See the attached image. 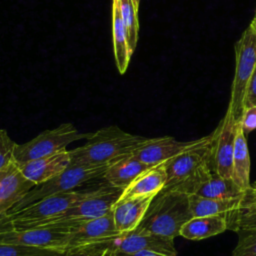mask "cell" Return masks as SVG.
Listing matches in <instances>:
<instances>
[{"mask_svg": "<svg viewBox=\"0 0 256 256\" xmlns=\"http://www.w3.org/2000/svg\"><path fill=\"white\" fill-rule=\"evenodd\" d=\"M256 106V66L253 70L245 97V108Z\"/></svg>", "mask_w": 256, "mask_h": 256, "instance_id": "obj_32", "label": "cell"}, {"mask_svg": "<svg viewBox=\"0 0 256 256\" xmlns=\"http://www.w3.org/2000/svg\"><path fill=\"white\" fill-rule=\"evenodd\" d=\"M228 229L227 215L190 218L181 228L180 236L189 240H202L218 235Z\"/></svg>", "mask_w": 256, "mask_h": 256, "instance_id": "obj_19", "label": "cell"}, {"mask_svg": "<svg viewBox=\"0 0 256 256\" xmlns=\"http://www.w3.org/2000/svg\"><path fill=\"white\" fill-rule=\"evenodd\" d=\"M63 256H115L111 241L85 244L69 248Z\"/></svg>", "mask_w": 256, "mask_h": 256, "instance_id": "obj_26", "label": "cell"}, {"mask_svg": "<svg viewBox=\"0 0 256 256\" xmlns=\"http://www.w3.org/2000/svg\"><path fill=\"white\" fill-rule=\"evenodd\" d=\"M237 123L226 111L216 129L212 132V165L213 171L225 178H231L232 161Z\"/></svg>", "mask_w": 256, "mask_h": 256, "instance_id": "obj_10", "label": "cell"}, {"mask_svg": "<svg viewBox=\"0 0 256 256\" xmlns=\"http://www.w3.org/2000/svg\"><path fill=\"white\" fill-rule=\"evenodd\" d=\"M228 228L235 231L256 228V214L227 216Z\"/></svg>", "mask_w": 256, "mask_h": 256, "instance_id": "obj_30", "label": "cell"}, {"mask_svg": "<svg viewBox=\"0 0 256 256\" xmlns=\"http://www.w3.org/2000/svg\"><path fill=\"white\" fill-rule=\"evenodd\" d=\"M71 163L69 150L63 149L52 155L40 157L22 164L18 167L22 174L35 185H40L62 173Z\"/></svg>", "mask_w": 256, "mask_h": 256, "instance_id": "obj_15", "label": "cell"}, {"mask_svg": "<svg viewBox=\"0 0 256 256\" xmlns=\"http://www.w3.org/2000/svg\"><path fill=\"white\" fill-rule=\"evenodd\" d=\"M122 192L123 189L114 187L108 183L101 185L97 189L90 190L86 197L72 205L48 225L78 223L104 216L112 211Z\"/></svg>", "mask_w": 256, "mask_h": 256, "instance_id": "obj_8", "label": "cell"}, {"mask_svg": "<svg viewBox=\"0 0 256 256\" xmlns=\"http://www.w3.org/2000/svg\"><path fill=\"white\" fill-rule=\"evenodd\" d=\"M133 3H134V5H135L136 9L138 10V8H139V3H140V0H133Z\"/></svg>", "mask_w": 256, "mask_h": 256, "instance_id": "obj_36", "label": "cell"}, {"mask_svg": "<svg viewBox=\"0 0 256 256\" xmlns=\"http://www.w3.org/2000/svg\"><path fill=\"white\" fill-rule=\"evenodd\" d=\"M235 73L227 111L239 122L245 110L248 84L256 66V32L249 25L235 43Z\"/></svg>", "mask_w": 256, "mask_h": 256, "instance_id": "obj_4", "label": "cell"}, {"mask_svg": "<svg viewBox=\"0 0 256 256\" xmlns=\"http://www.w3.org/2000/svg\"><path fill=\"white\" fill-rule=\"evenodd\" d=\"M112 28H113V46L117 69L120 74L127 70L131 58L128 51L127 32L122 21L120 11V0H113L112 6Z\"/></svg>", "mask_w": 256, "mask_h": 256, "instance_id": "obj_22", "label": "cell"}, {"mask_svg": "<svg viewBox=\"0 0 256 256\" xmlns=\"http://www.w3.org/2000/svg\"><path fill=\"white\" fill-rule=\"evenodd\" d=\"M17 143L13 141L5 129H0V170L14 160V150Z\"/></svg>", "mask_w": 256, "mask_h": 256, "instance_id": "obj_28", "label": "cell"}, {"mask_svg": "<svg viewBox=\"0 0 256 256\" xmlns=\"http://www.w3.org/2000/svg\"><path fill=\"white\" fill-rule=\"evenodd\" d=\"M244 191L240 189L232 178H225L212 172L209 179L203 183L195 194L208 198L230 199L237 198L243 195Z\"/></svg>", "mask_w": 256, "mask_h": 256, "instance_id": "obj_23", "label": "cell"}, {"mask_svg": "<svg viewBox=\"0 0 256 256\" xmlns=\"http://www.w3.org/2000/svg\"><path fill=\"white\" fill-rule=\"evenodd\" d=\"M34 186L15 161L0 170V214L7 213Z\"/></svg>", "mask_w": 256, "mask_h": 256, "instance_id": "obj_14", "label": "cell"}, {"mask_svg": "<svg viewBox=\"0 0 256 256\" xmlns=\"http://www.w3.org/2000/svg\"><path fill=\"white\" fill-rule=\"evenodd\" d=\"M116 254H131L139 251H156L169 256H177L174 240L159 235L132 230L122 233L111 241Z\"/></svg>", "mask_w": 256, "mask_h": 256, "instance_id": "obj_11", "label": "cell"}, {"mask_svg": "<svg viewBox=\"0 0 256 256\" xmlns=\"http://www.w3.org/2000/svg\"><path fill=\"white\" fill-rule=\"evenodd\" d=\"M242 197V196H241ZM241 197L230 199H218L199 196L197 194L189 195V207L192 217L212 216V215H230L239 210Z\"/></svg>", "mask_w": 256, "mask_h": 256, "instance_id": "obj_21", "label": "cell"}, {"mask_svg": "<svg viewBox=\"0 0 256 256\" xmlns=\"http://www.w3.org/2000/svg\"><path fill=\"white\" fill-rule=\"evenodd\" d=\"M239 123L245 134L256 129V106L245 108Z\"/></svg>", "mask_w": 256, "mask_h": 256, "instance_id": "obj_31", "label": "cell"}, {"mask_svg": "<svg viewBox=\"0 0 256 256\" xmlns=\"http://www.w3.org/2000/svg\"><path fill=\"white\" fill-rule=\"evenodd\" d=\"M250 26L253 28V30L256 32V17L252 20V22L250 23Z\"/></svg>", "mask_w": 256, "mask_h": 256, "instance_id": "obj_35", "label": "cell"}, {"mask_svg": "<svg viewBox=\"0 0 256 256\" xmlns=\"http://www.w3.org/2000/svg\"><path fill=\"white\" fill-rule=\"evenodd\" d=\"M199 139L190 141H178L170 136L147 138L132 155L142 163L155 166L165 163L183 151L194 146Z\"/></svg>", "mask_w": 256, "mask_h": 256, "instance_id": "obj_12", "label": "cell"}, {"mask_svg": "<svg viewBox=\"0 0 256 256\" xmlns=\"http://www.w3.org/2000/svg\"><path fill=\"white\" fill-rule=\"evenodd\" d=\"M72 224L73 230L69 248L85 244L109 242L122 234L115 226L112 211L98 218Z\"/></svg>", "mask_w": 256, "mask_h": 256, "instance_id": "obj_13", "label": "cell"}, {"mask_svg": "<svg viewBox=\"0 0 256 256\" xmlns=\"http://www.w3.org/2000/svg\"><path fill=\"white\" fill-rule=\"evenodd\" d=\"M166 181L167 173L165 163L152 166L137 176L125 189H123L118 201L134 197L155 196L164 188Z\"/></svg>", "mask_w": 256, "mask_h": 256, "instance_id": "obj_17", "label": "cell"}, {"mask_svg": "<svg viewBox=\"0 0 256 256\" xmlns=\"http://www.w3.org/2000/svg\"><path fill=\"white\" fill-rule=\"evenodd\" d=\"M232 180L235 184L245 191L250 186V156L244 133L240 123H237L233 161H232Z\"/></svg>", "mask_w": 256, "mask_h": 256, "instance_id": "obj_20", "label": "cell"}, {"mask_svg": "<svg viewBox=\"0 0 256 256\" xmlns=\"http://www.w3.org/2000/svg\"><path fill=\"white\" fill-rule=\"evenodd\" d=\"M107 167L108 165L89 166L71 162L70 165L59 175L40 185H35L7 213H15L44 197L72 191L74 188L79 187L92 179L101 178Z\"/></svg>", "mask_w": 256, "mask_h": 256, "instance_id": "obj_5", "label": "cell"}, {"mask_svg": "<svg viewBox=\"0 0 256 256\" xmlns=\"http://www.w3.org/2000/svg\"><path fill=\"white\" fill-rule=\"evenodd\" d=\"M65 252L25 246L11 243H0V256H63Z\"/></svg>", "mask_w": 256, "mask_h": 256, "instance_id": "obj_25", "label": "cell"}, {"mask_svg": "<svg viewBox=\"0 0 256 256\" xmlns=\"http://www.w3.org/2000/svg\"><path fill=\"white\" fill-rule=\"evenodd\" d=\"M256 214V181L244 191L239 205V210L230 215H252ZM228 215V216H230Z\"/></svg>", "mask_w": 256, "mask_h": 256, "instance_id": "obj_29", "label": "cell"}, {"mask_svg": "<svg viewBox=\"0 0 256 256\" xmlns=\"http://www.w3.org/2000/svg\"><path fill=\"white\" fill-rule=\"evenodd\" d=\"M89 191H68L44 197L20 211L9 214L15 230L46 226L72 205L87 196Z\"/></svg>", "mask_w": 256, "mask_h": 256, "instance_id": "obj_6", "label": "cell"}, {"mask_svg": "<svg viewBox=\"0 0 256 256\" xmlns=\"http://www.w3.org/2000/svg\"><path fill=\"white\" fill-rule=\"evenodd\" d=\"M150 167L152 166L142 163L130 154L109 164L101 178L114 187L125 189L137 176Z\"/></svg>", "mask_w": 256, "mask_h": 256, "instance_id": "obj_18", "label": "cell"}, {"mask_svg": "<svg viewBox=\"0 0 256 256\" xmlns=\"http://www.w3.org/2000/svg\"><path fill=\"white\" fill-rule=\"evenodd\" d=\"M92 132H80L71 123H63L55 129L45 130L38 136L23 144H17L14 150V160L22 164L40 157L57 153L74 142L87 139Z\"/></svg>", "mask_w": 256, "mask_h": 256, "instance_id": "obj_7", "label": "cell"}, {"mask_svg": "<svg viewBox=\"0 0 256 256\" xmlns=\"http://www.w3.org/2000/svg\"><path fill=\"white\" fill-rule=\"evenodd\" d=\"M192 218L189 195L162 189L152 199L143 219L136 229L174 240L180 236L182 226Z\"/></svg>", "mask_w": 256, "mask_h": 256, "instance_id": "obj_3", "label": "cell"}, {"mask_svg": "<svg viewBox=\"0 0 256 256\" xmlns=\"http://www.w3.org/2000/svg\"><path fill=\"white\" fill-rule=\"evenodd\" d=\"M72 223H57L0 234V243H11L65 252L69 248Z\"/></svg>", "mask_w": 256, "mask_h": 256, "instance_id": "obj_9", "label": "cell"}, {"mask_svg": "<svg viewBox=\"0 0 256 256\" xmlns=\"http://www.w3.org/2000/svg\"><path fill=\"white\" fill-rule=\"evenodd\" d=\"M153 198L154 196H143L117 201L112 209L117 230L126 233L136 229Z\"/></svg>", "mask_w": 256, "mask_h": 256, "instance_id": "obj_16", "label": "cell"}, {"mask_svg": "<svg viewBox=\"0 0 256 256\" xmlns=\"http://www.w3.org/2000/svg\"><path fill=\"white\" fill-rule=\"evenodd\" d=\"M212 133L204 136L191 148L165 162L167 181L163 189L192 195L213 172Z\"/></svg>", "mask_w": 256, "mask_h": 256, "instance_id": "obj_1", "label": "cell"}, {"mask_svg": "<svg viewBox=\"0 0 256 256\" xmlns=\"http://www.w3.org/2000/svg\"><path fill=\"white\" fill-rule=\"evenodd\" d=\"M239 240L232 256H256V228L239 230Z\"/></svg>", "mask_w": 256, "mask_h": 256, "instance_id": "obj_27", "label": "cell"}, {"mask_svg": "<svg viewBox=\"0 0 256 256\" xmlns=\"http://www.w3.org/2000/svg\"><path fill=\"white\" fill-rule=\"evenodd\" d=\"M146 139L125 132L116 125L104 127L92 132L84 145L69 150L71 162L89 166L109 165L132 154Z\"/></svg>", "mask_w": 256, "mask_h": 256, "instance_id": "obj_2", "label": "cell"}, {"mask_svg": "<svg viewBox=\"0 0 256 256\" xmlns=\"http://www.w3.org/2000/svg\"><path fill=\"white\" fill-rule=\"evenodd\" d=\"M115 256H169L160 252H156V251H139V252H135V253H131V254H116Z\"/></svg>", "mask_w": 256, "mask_h": 256, "instance_id": "obj_34", "label": "cell"}, {"mask_svg": "<svg viewBox=\"0 0 256 256\" xmlns=\"http://www.w3.org/2000/svg\"><path fill=\"white\" fill-rule=\"evenodd\" d=\"M120 11L122 21L126 28L127 32V42H128V51L130 56L135 51L138 32H139V23H138V10L136 9L133 0H120Z\"/></svg>", "mask_w": 256, "mask_h": 256, "instance_id": "obj_24", "label": "cell"}, {"mask_svg": "<svg viewBox=\"0 0 256 256\" xmlns=\"http://www.w3.org/2000/svg\"><path fill=\"white\" fill-rule=\"evenodd\" d=\"M14 230V224L10 215L8 213L0 214V234L8 233Z\"/></svg>", "mask_w": 256, "mask_h": 256, "instance_id": "obj_33", "label": "cell"}]
</instances>
